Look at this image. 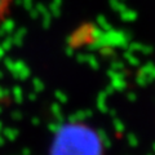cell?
Wrapping results in <instances>:
<instances>
[{
  "instance_id": "obj_1",
  "label": "cell",
  "mask_w": 155,
  "mask_h": 155,
  "mask_svg": "<svg viewBox=\"0 0 155 155\" xmlns=\"http://www.w3.org/2000/svg\"><path fill=\"white\" fill-rule=\"evenodd\" d=\"M14 5V0H0V27L11 16Z\"/></svg>"
}]
</instances>
